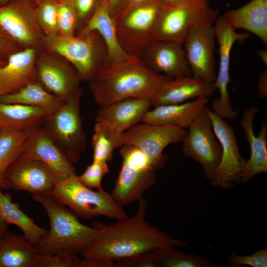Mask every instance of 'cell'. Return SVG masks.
<instances>
[{
    "label": "cell",
    "instance_id": "obj_1",
    "mask_svg": "<svg viewBox=\"0 0 267 267\" xmlns=\"http://www.w3.org/2000/svg\"><path fill=\"white\" fill-rule=\"evenodd\" d=\"M135 214L101 226L98 237L80 255L107 262L131 258L148 251L169 247L185 248L187 243L151 225L146 220L147 202L138 201Z\"/></svg>",
    "mask_w": 267,
    "mask_h": 267
},
{
    "label": "cell",
    "instance_id": "obj_2",
    "mask_svg": "<svg viewBox=\"0 0 267 267\" xmlns=\"http://www.w3.org/2000/svg\"><path fill=\"white\" fill-rule=\"evenodd\" d=\"M171 79L132 57L108 65L89 82V89L95 103L102 107L127 98L151 101L161 85Z\"/></svg>",
    "mask_w": 267,
    "mask_h": 267
},
{
    "label": "cell",
    "instance_id": "obj_3",
    "mask_svg": "<svg viewBox=\"0 0 267 267\" xmlns=\"http://www.w3.org/2000/svg\"><path fill=\"white\" fill-rule=\"evenodd\" d=\"M32 197L43 206L50 224L47 233L36 244L40 255L80 254L98 237L101 226H89L82 223L77 216L51 195Z\"/></svg>",
    "mask_w": 267,
    "mask_h": 267
},
{
    "label": "cell",
    "instance_id": "obj_4",
    "mask_svg": "<svg viewBox=\"0 0 267 267\" xmlns=\"http://www.w3.org/2000/svg\"><path fill=\"white\" fill-rule=\"evenodd\" d=\"M42 49L66 59L77 70L82 81L89 82L109 65L106 45L96 31L73 36H44Z\"/></svg>",
    "mask_w": 267,
    "mask_h": 267
},
{
    "label": "cell",
    "instance_id": "obj_5",
    "mask_svg": "<svg viewBox=\"0 0 267 267\" xmlns=\"http://www.w3.org/2000/svg\"><path fill=\"white\" fill-rule=\"evenodd\" d=\"M51 195L82 218L103 216L120 220L128 217L111 193L104 189L94 191L86 187L80 182L76 174L57 181Z\"/></svg>",
    "mask_w": 267,
    "mask_h": 267
},
{
    "label": "cell",
    "instance_id": "obj_6",
    "mask_svg": "<svg viewBox=\"0 0 267 267\" xmlns=\"http://www.w3.org/2000/svg\"><path fill=\"white\" fill-rule=\"evenodd\" d=\"M81 89L56 112L46 115L42 125L48 134L73 164L86 149L87 139L80 116Z\"/></svg>",
    "mask_w": 267,
    "mask_h": 267
},
{
    "label": "cell",
    "instance_id": "obj_7",
    "mask_svg": "<svg viewBox=\"0 0 267 267\" xmlns=\"http://www.w3.org/2000/svg\"><path fill=\"white\" fill-rule=\"evenodd\" d=\"M120 148L121 168L111 194L124 206L138 201L153 186L156 169L148 157L135 146L124 144Z\"/></svg>",
    "mask_w": 267,
    "mask_h": 267
},
{
    "label": "cell",
    "instance_id": "obj_8",
    "mask_svg": "<svg viewBox=\"0 0 267 267\" xmlns=\"http://www.w3.org/2000/svg\"><path fill=\"white\" fill-rule=\"evenodd\" d=\"M219 12V9H213L210 6L208 0H202L190 5L162 4L154 29L155 38L183 44L193 29L214 24Z\"/></svg>",
    "mask_w": 267,
    "mask_h": 267
},
{
    "label": "cell",
    "instance_id": "obj_9",
    "mask_svg": "<svg viewBox=\"0 0 267 267\" xmlns=\"http://www.w3.org/2000/svg\"><path fill=\"white\" fill-rule=\"evenodd\" d=\"M162 3L149 0L116 18L118 37L123 48L131 57L140 59L156 40L154 29Z\"/></svg>",
    "mask_w": 267,
    "mask_h": 267
},
{
    "label": "cell",
    "instance_id": "obj_10",
    "mask_svg": "<svg viewBox=\"0 0 267 267\" xmlns=\"http://www.w3.org/2000/svg\"><path fill=\"white\" fill-rule=\"evenodd\" d=\"M187 129L181 141V151L185 157L192 159L202 167L204 175L210 181L220 162L222 150L206 106Z\"/></svg>",
    "mask_w": 267,
    "mask_h": 267
},
{
    "label": "cell",
    "instance_id": "obj_11",
    "mask_svg": "<svg viewBox=\"0 0 267 267\" xmlns=\"http://www.w3.org/2000/svg\"><path fill=\"white\" fill-rule=\"evenodd\" d=\"M186 130L175 126L138 123L123 134V144H130L141 150L149 159L152 166L161 170L168 162L164 149L171 144L181 142Z\"/></svg>",
    "mask_w": 267,
    "mask_h": 267
},
{
    "label": "cell",
    "instance_id": "obj_12",
    "mask_svg": "<svg viewBox=\"0 0 267 267\" xmlns=\"http://www.w3.org/2000/svg\"><path fill=\"white\" fill-rule=\"evenodd\" d=\"M214 25L216 41L219 47V67L213 83L215 90L220 93L219 98L212 102L213 111L221 118L233 120L238 115V110L230 104L228 86L230 82L229 67L230 52L234 44L243 41L250 37L247 33H238L227 22L224 16L218 17Z\"/></svg>",
    "mask_w": 267,
    "mask_h": 267
},
{
    "label": "cell",
    "instance_id": "obj_13",
    "mask_svg": "<svg viewBox=\"0 0 267 267\" xmlns=\"http://www.w3.org/2000/svg\"><path fill=\"white\" fill-rule=\"evenodd\" d=\"M0 27L22 48L42 49L44 35L30 0H10L0 6Z\"/></svg>",
    "mask_w": 267,
    "mask_h": 267
},
{
    "label": "cell",
    "instance_id": "obj_14",
    "mask_svg": "<svg viewBox=\"0 0 267 267\" xmlns=\"http://www.w3.org/2000/svg\"><path fill=\"white\" fill-rule=\"evenodd\" d=\"M35 66L38 80L64 101L81 89L82 80L77 70L61 56L41 49L37 54Z\"/></svg>",
    "mask_w": 267,
    "mask_h": 267
},
{
    "label": "cell",
    "instance_id": "obj_15",
    "mask_svg": "<svg viewBox=\"0 0 267 267\" xmlns=\"http://www.w3.org/2000/svg\"><path fill=\"white\" fill-rule=\"evenodd\" d=\"M213 129L221 147L220 162L210 181L213 186L230 188L238 183L246 160L241 155L234 131L224 119L208 108Z\"/></svg>",
    "mask_w": 267,
    "mask_h": 267
},
{
    "label": "cell",
    "instance_id": "obj_16",
    "mask_svg": "<svg viewBox=\"0 0 267 267\" xmlns=\"http://www.w3.org/2000/svg\"><path fill=\"white\" fill-rule=\"evenodd\" d=\"M216 35L213 24L193 29L182 45L192 75L214 83L217 74L214 56Z\"/></svg>",
    "mask_w": 267,
    "mask_h": 267
},
{
    "label": "cell",
    "instance_id": "obj_17",
    "mask_svg": "<svg viewBox=\"0 0 267 267\" xmlns=\"http://www.w3.org/2000/svg\"><path fill=\"white\" fill-rule=\"evenodd\" d=\"M57 180L40 161L20 156L4 176L5 189L22 190L32 196L51 195Z\"/></svg>",
    "mask_w": 267,
    "mask_h": 267
},
{
    "label": "cell",
    "instance_id": "obj_18",
    "mask_svg": "<svg viewBox=\"0 0 267 267\" xmlns=\"http://www.w3.org/2000/svg\"><path fill=\"white\" fill-rule=\"evenodd\" d=\"M20 156L41 162L50 170L57 181L76 174L73 164L41 126L28 131Z\"/></svg>",
    "mask_w": 267,
    "mask_h": 267
},
{
    "label": "cell",
    "instance_id": "obj_19",
    "mask_svg": "<svg viewBox=\"0 0 267 267\" xmlns=\"http://www.w3.org/2000/svg\"><path fill=\"white\" fill-rule=\"evenodd\" d=\"M141 61L154 71L172 79L192 75L182 44L169 41H155Z\"/></svg>",
    "mask_w": 267,
    "mask_h": 267
},
{
    "label": "cell",
    "instance_id": "obj_20",
    "mask_svg": "<svg viewBox=\"0 0 267 267\" xmlns=\"http://www.w3.org/2000/svg\"><path fill=\"white\" fill-rule=\"evenodd\" d=\"M258 111V107L251 106L244 110L240 121V126L249 144L250 156L246 161L238 183H245L255 176L267 173V125L263 121L258 135L255 134L253 120Z\"/></svg>",
    "mask_w": 267,
    "mask_h": 267
},
{
    "label": "cell",
    "instance_id": "obj_21",
    "mask_svg": "<svg viewBox=\"0 0 267 267\" xmlns=\"http://www.w3.org/2000/svg\"><path fill=\"white\" fill-rule=\"evenodd\" d=\"M38 49L24 48L0 66V96L15 92L37 79L35 60Z\"/></svg>",
    "mask_w": 267,
    "mask_h": 267
},
{
    "label": "cell",
    "instance_id": "obj_22",
    "mask_svg": "<svg viewBox=\"0 0 267 267\" xmlns=\"http://www.w3.org/2000/svg\"><path fill=\"white\" fill-rule=\"evenodd\" d=\"M215 90L213 83L192 75L180 76L164 82L151 101L153 106L182 103L199 97L208 98Z\"/></svg>",
    "mask_w": 267,
    "mask_h": 267
},
{
    "label": "cell",
    "instance_id": "obj_23",
    "mask_svg": "<svg viewBox=\"0 0 267 267\" xmlns=\"http://www.w3.org/2000/svg\"><path fill=\"white\" fill-rule=\"evenodd\" d=\"M152 106L149 100L127 98L100 107L95 123L124 133L142 121Z\"/></svg>",
    "mask_w": 267,
    "mask_h": 267
},
{
    "label": "cell",
    "instance_id": "obj_24",
    "mask_svg": "<svg viewBox=\"0 0 267 267\" xmlns=\"http://www.w3.org/2000/svg\"><path fill=\"white\" fill-rule=\"evenodd\" d=\"M124 267H213L207 258L177 251L174 247L151 250L122 261Z\"/></svg>",
    "mask_w": 267,
    "mask_h": 267
},
{
    "label": "cell",
    "instance_id": "obj_25",
    "mask_svg": "<svg viewBox=\"0 0 267 267\" xmlns=\"http://www.w3.org/2000/svg\"><path fill=\"white\" fill-rule=\"evenodd\" d=\"M208 102V97H199L182 103L155 106L145 113L141 122L187 129Z\"/></svg>",
    "mask_w": 267,
    "mask_h": 267
},
{
    "label": "cell",
    "instance_id": "obj_26",
    "mask_svg": "<svg viewBox=\"0 0 267 267\" xmlns=\"http://www.w3.org/2000/svg\"><path fill=\"white\" fill-rule=\"evenodd\" d=\"M97 31L103 39L107 48L109 65L130 59L119 42L116 30V17L101 0L93 15L79 33Z\"/></svg>",
    "mask_w": 267,
    "mask_h": 267
},
{
    "label": "cell",
    "instance_id": "obj_27",
    "mask_svg": "<svg viewBox=\"0 0 267 267\" xmlns=\"http://www.w3.org/2000/svg\"><path fill=\"white\" fill-rule=\"evenodd\" d=\"M223 16L235 30H247L267 44V0H251L239 8L226 11Z\"/></svg>",
    "mask_w": 267,
    "mask_h": 267
},
{
    "label": "cell",
    "instance_id": "obj_28",
    "mask_svg": "<svg viewBox=\"0 0 267 267\" xmlns=\"http://www.w3.org/2000/svg\"><path fill=\"white\" fill-rule=\"evenodd\" d=\"M40 252L23 234L7 232L0 237V267H34Z\"/></svg>",
    "mask_w": 267,
    "mask_h": 267
},
{
    "label": "cell",
    "instance_id": "obj_29",
    "mask_svg": "<svg viewBox=\"0 0 267 267\" xmlns=\"http://www.w3.org/2000/svg\"><path fill=\"white\" fill-rule=\"evenodd\" d=\"M0 102L38 107L48 115L58 110L65 101L48 91L37 80L15 92L0 96Z\"/></svg>",
    "mask_w": 267,
    "mask_h": 267
},
{
    "label": "cell",
    "instance_id": "obj_30",
    "mask_svg": "<svg viewBox=\"0 0 267 267\" xmlns=\"http://www.w3.org/2000/svg\"><path fill=\"white\" fill-rule=\"evenodd\" d=\"M0 219L7 225L14 224L23 232L24 236L36 245L48 232V230L38 225L34 220L20 209L12 196L4 193L0 187Z\"/></svg>",
    "mask_w": 267,
    "mask_h": 267
},
{
    "label": "cell",
    "instance_id": "obj_31",
    "mask_svg": "<svg viewBox=\"0 0 267 267\" xmlns=\"http://www.w3.org/2000/svg\"><path fill=\"white\" fill-rule=\"evenodd\" d=\"M47 115L42 108L0 102V127L28 131L42 126Z\"/></svg>",
    "mask_w": 267,
    "mask_h": 267
},
{
    "label": "cell",
    "instance_id": "obj_32",
    "mask_svg": "<svg viewBox=\"0 0 267 267\" xmlns=\"http://www.w3.org/2000/svg\"><path fill=\"white\" fill-rule=\"evenodd\" d=\"M26 131L4 127L0 132V187L5 189L4 176L12 164L20 156L27 137Z\"/></svg>",
    "mask_w": 267,
    "mask_h": 267
},
{
    "label": "cell",
    "instance_id": "obj_33",
    "mask_svg": "<svg viewBox=\"0 0 267 267\" xmlns=\"http://www.w3.org/2000/svg\"><path fill=\"white\" fill-rule=\"evenodd\" d=\"M123 134L110 127L95 123L92 136V161H110L114 150L123 145Z\"/></svg>",
    "mask_w": 267,
    "mask_h": 267
},
{
    "label": "cell",
    "instance_id": "obj_34",
    "mask_svg": "<svg viewBox=\"0 0 267 267\" xmlns=\"http://www.w3.org/2000/svg\"><path fill=\"white\" fill-rule=\"evenodd\" d=\"M78 254L60 253L52 256L40 255L34 267H98L93 259L78 257Z\"/></svg>",
    "mask_w": 267,
    "mask_h": 267
},
{
    "label": "cell",
    "instance_id": "obj_35",
    "mask_svg": "<svg viewBox=\"0 0 267 267\" xmlns=\"http://www.w3.org/2000/svg\"><path fill=\"white\" fill-rule=\"evenodd\" d=\"M58 34L62 36L76 35L78 17L71 0H57Z\"/></svg>",
    "mask_w": 267,
    "mask_h": 267
},
{
    "label": "cell",
    "instance_id": "obj_36",
    "mask_svg": "<svg viewBox=\"0 0 267 267\" xmlns=\"http://www.w3.org/2000/svg\"><path fill=\"white\" fill-rule=\"evenodd\" d=\"M36 13L44 36L58 34L56 0H44L36 6Z\"/></svg>",
    "mask_w": 267,
    "mask_h": 267
},
{
    "label": "cell",
    "instance_id": "obj_37",
    "mask_svg": "<svg viewBox=\"0 0 267 267\" xmlns=\"http://www.w3.org/2000/svg\"><path fill=\"white\" fill-rule=\"evenodd\" d=\"M107 163L92 161L84 172L77 176L79 180L86 187L102 190L101 182L103 177L109 173Z\"/></svg>",
    "mask_w": 267,
    "mask_h": 267
},
{
    "label": "cell",
    "instance_id": "obj_38",
    "mask_svg": "<svg viewBox=\"0 0 267 267\" xmlns=\"http://www.w3.org/2000/svg\"><path fill=\"white\" fill-rule=\"evenodd\" d=\"M227 263L231 267L248 266L251 267H267V248L256 251L248 255H239L232 252L227 258Z\"/></svg>",
    "mask_w": 267,
    "mask_h": 267
},
{
    "label": "cell",
    "instance_id": "obj_39",
    "mask_svg": "<svg viewBox=\"0 0 267 267\" xmlns=\"http://www.w3.org/2000/svg\"><path fill=\"white\" fill-rule=\"evenodd\" d=\"M101 0H71L78 17V32L87 24Z\"/></svg>",
    "mask_w": 267,
    "mask_h": 267
},
{
    "label": "cell",
    "instance_id": "obj_40",
    "mask_svg": "<svg viewBox=\"0 0 267 267\" xmlns=\"http://www.w3.org/2000/svg\"><path fill=\"white\" fill-rule=\"evenodd\" d=\"M23 48L0 27V60L6 62L9 56Z\"/></svg>",
    "mask_w": 267,
    "mask_h": 267
},
{
    "label": "cell",
    "instance_id": "obj_41",
    "mask_svg": "<svg viewBox=\"0 0 267 267\" xmlns=\"http://www.w3.org/2000/svg\"><path fill=\"white\" fill-rule=\"evenodd\" d=\"M258 95L260 98L263 99L267 96V71L262 72L258 79Z\"/></svg>",
    "mask_w": 267,
    "mask_h": 267
},
{
    "label": "cell",
    "instance_id": "obj_42",
    "mask_svg": "<svg viewBox=\"0 0 267 267\" xmlns=\"http://www.w3.org/2000/svg\"><path fill=\"white\" fill-rule=\"evenodd\" d=\"M102 1L116 18L119 16L122 10L125 0H102Z\"/></svg>",
    "mask_w": 267,
    "mask_h": 267
},
{
    "label": "cell",
    "instance_id": "obj_43",
    "mask_svg": "<svg viewBox=\"0 0 267 267\" xmlns=\"http://www.w3.org/2000/svg\"><path fill=\"white\" fill-rule=\"evenodd\" d=\"M148 0H125L122 10L119 16L116 18L122 17L131 9Z\"/></svg>",
    "mask_w": 267,
    "mask_h": 267
},
{
    "label": "cell",
    "instance_id": "obj_44",
    "mask_svg": "<svg viewBox=\"0 0 267 267\" xmlns=\"http://www.w3.org/2000/svg\"><path fill=\"white\" fill-rule=\"evenodd\" d=\"M162 4L176 5L179 4L190 5L198 3L202 0H158Z\"/></svg>",
    "mask_w": 267,
    "mask_h": 267
},
{
    "label": "cell",
    "instance_id": "obj_45",
    "mask_svg": "<svg viewBox=\"0 0 267 267\" xmlns=\"http://www.w3.org/2000/svg\"><path fill=\"white\" fill-rule=\"evenodd\" d=\"M7 224L0 219V237L7 232Z\"/></svg>",
    "mask_w": 267,
    "mask_h": 267
},
{
    "label": "cell",
    "instance_id": "obj_46",
    "mask_svg": "<svg viewBox=\"0 0 267 267\" xmlns=\"http://www.w3.org/2000/svg\"><path fill=\"white\" fill-rule=\"evenodd\" d=\"M258 54L259 55V56L261 57V58L263 59V61L264 62L265 64L267 65V53L266 50H260L258 51Z\"/></svg>",
    "mask_w": 267,
    "mask_h": 267
},
{
    "label": "cell",
    "instance_id": "obj_47",
    "mask_svg": "<svg viewBox=\"0 0 267 267\" xmlns=\"http://www.w3.org/2000/svg\"><path fill=\"white\" fill-rule=\"evenodd\" d=\"M36 6L44 0H30Z\"/></svg>",
    "mask_w": 267,
    "mask_h": 267
},
{
    "label": "cell",
    "instance_id": "obj_48",
    "mask_svg": "<svg viewBox=\"0 0 267 267\" xmlns=\"http://www.w3.org/2000/svg\"><path fill=\"white\" fill-rule=\"evenodd\" d=\"M10 0H0V6H2L8 3Z\"/></svg>",
    "mask_w": 267,
    "mask_h": 267
},
{
    "label": "cell",
    "instance_id": "obj_49",
    "mask_svg": "<svg viewBox=\"0 0 267 267\" xmlns=\"http://www.w3.org/2000/svg\"><path fill=\"white\" fill-rule=\"evenodd\" d=\"M7 62V61H6ZM6 62L2 61L0 60V66H3L6 63Z\"/></svg>",
    "mask_w": 267,
    "mask_h": 267
},
{
    "label": "cell",
    "instance_id": "obj_50",
    "mask_svg": "<svg viewBox=\"0 0 267 267\" xmlns=\"http://www.w3.org/2000/svg\"><path fill=\"white\" fill-rule=\"evenodd\" d=\"M1 127H0V131H1Z\"/></svg>",
    "mask_w": 267,
    "mask_h": 267
},
{
    "label": "cell",
    "instance_id": "obj_51",
    "mask_svg": "<svg viewBox=\"0 0 267 267\" xmlns=\"http://www.w3.org/2000/svg\"></svg>",
    "mask_w": 267,
    "mask_h": 267
}]
</instances>
